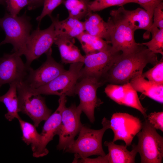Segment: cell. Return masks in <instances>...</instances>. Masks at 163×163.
<instances>
[{
  "instance_id": "e575fe53",
  "label": "cell",
  "mask_w": 163,
  "mask_h": 163,
  "mask_svg": "<svg viewBox=\"0 0 163 163\" xmlns=\"http://www.w3.org/2000/svg\"><path fill=\"white\" fill-rule=\"evenodd\" d=\"M147 120L156 129L163 131V112L151 113L147 116Z\"/></svg>"
},
{
  "instance_id": "9a60e30c",
  "label": "cell",
  "mask_w": 163,
  "mask_h": 163,
  "mask_svg": "<svg viewBox=\"0 0 163 163\" xmlns=\"http://www.w3.org/2000/svg\"><path fill=\"white\" fill-rule=\"evenodd\" d=\"M67 101L66 96H59V106L56 111L46 120L40 133L41 138V151L43 156L49 151L46 148L47 144L57 135L61 124L62 113Z\"/></svg>"
},
{
  "instance_id": "d590c367",
  "label": "cell",
  "mask_w": 163,
  "mask_h": 163,
  "mask_svg": "<svg viewBox=\"0 0 163 163\" xmlns=\"http://www.w3.org/2000/svg\"><path fill=\"white\" fill-rule=\"evenodd\" d=\"M80 161L82 162L89 163H108L107 155L104 156H99L95 158L90 159L86 158H81Z\"/></svg>"
},
{
  "instance_id": "6da1fadb",
  "label": "cell",
  "mask_w": 163,
  "mask_h": 163,
  "mask_svg": "<svg viewBox=\"0 0 163 163\" xmlns=\"http://www.w3.org/2000/svg\"><path fill=\"white\" fill-rule=\"evenodd\" d=\"M156 54L147 47L138 43L137 46L127 53H121L105 77V82L110 84L123 85L129 82L137 75L142 74L147 65L154 66L158 62Z\"/></svg>"
},
{
  "instance_id": "1f68e13d",
  "label": "cell",
  "mask_w": 163,
  "mask_h": 163,
  "mask_svg": "<svg viewBox=\"0 0 163 163\" xmlns=\"http://www.w3.org/2000/svg\"><path fill=\"white\" fill-rule=\"evenodd\" d=\"M28 4L27 0H4L3 4L8 13L13 17L17 16L20 11Z\"/></svg>"
},
{
  "instance_id": "60d3db41",
  "label": "cell",
  "mask_w": 163,
  "mask_h": 163,
  "mask_svg": "<svg viewBox=\"0 0 163 163\" xmlns=\"http://www.w3.org/2000/svg\"></svg>"
},
{
  "instance_id": "4316f807",
  "label": "cell",
  "mask_w": 163,
  "mask_h": 163,
  "mask_svg": "<svg viewBox=\"0 0 163 163\" xmlns=\"http://www.w3.org/2000/svg\"><path fill=\"white\" fill-rule=\"evenodd\" d=\"M150 33L152 34V39L149 41L141 43L146 46L153 53H160L163 55V29L155 27L151 29Z\"/></svg>"
},
{
  "instance_id": "603a6c76",
  "label": "cell",
  "mask_w": 163,
  "mask_h": 163,
  "mask_svg": "<svg viewBox=\"0 0 163 163\" xmlns=\"http://www.w3.org/2000/svg\"><path fill=\"white\" fill-rule=\"evenodd\" d=\"M9 85L10 87L7 92L0 96V102L3 103L7 110L5 117L8 121H11L16 118H20L18 113V99L17 89V84L12 83Z\"/></svg>"
},
{
  "instance_id": "3957f363",
  "label": "cell",
  "mask_w": 163,
  "mask_h": 163,
  "mask_svg": "<svg viewBox=\"0 0 163 163\" xmlns=\"http://www.w3.org/2000/svg\"><path fill=\"white\" fill-rule=\"evenodd\" d=\"M101 123L102 128L98 130L91 129L82 125L78 138L65 152L75 153V158H77L93 155L105 156L106 154L102 146V139L105 131L110 129V120L104 117Z\"/></svg>"
},
{
  "instance_id": "ba28073f",
  "label": "cell",
  "mask_w": 163,
  "mask_h": 163,
  "mask_svg": "<svg viewBox=\"0 0 163 163\" xmlns=\"http://www.w3.org/2000/svg\"><path fill=\"white\" fill-rule=\"evenodd\" d=\"M120 53L115 51L110 45L106 50L86 55L83 62L85 66L80 72L78 79L92 78L104 83L107 73Z\"/></svg>"
},
{
  "instance_id": "f546056e",
  "label": "cell",
  "mask_w": 163,
  "mask_h": 163,
  "mask_svg": "<svg viewBox=\"0 0 163 163\" xmlns=\"http://www.w3.org/2000/svg\"><path fill=\"white\" fill-rule=\"evenodd\" d=\"M104 92L110 99L120 105H122L125 90L123 85L110 84L105 88Z\"/></svg>"
},
{
  "instance_id": "7c38bea8",
  "label": "cell",
  "mask_w": 163,
  "mask_h": 163,
  "mask_svg": "<svg viewBox=\"0 0 163 163\" xmlns=\"http://www.w3.org/2000/svg\"><path fill=\"white\" fill-rule=\"evenodd\" d=\"M52 52L51 48L45 53L46 61L38 69L34 70L30 68L27 76L23 82L29 88L34 89L44 85L66 70L62 65L54 59Z\"/></svg>"
},
{
  "instance_id": "277c9868",
  "label": "cell",
  "mask_w": 163,
  "mask_h": 163,
  "mask_svg": "<svg viewBox=\"0 0 163 163\" xmlns=\"http://www.w3.org/2000/svg\"><path fill=\"white\" fill-rule=\"evenodd\" d=\"M145 119L137 134L136 145L141 163H161L163 158V137Z\"/></svg>"
},
{
  "instance_id": "836d02e7",
  "label": "cell",
  "mask_w": 163,
  "mask_h": 163,
  "mask_svg": "<svg viewBox=\"0 0 163 163\" xmlns=\"http://www.w3.org/2000/svg\"><path fill=\"white\" fill-rule=\"evenodd\" d=\"M163 0H129V3L139 4L151 16L153 17L155 8L162 2Z\"/></svg>"
},
{
  "instance_id": "d6986e66",
  "label": "cell",
  "mask_w": 163,
  "mask_h": 163,
  "mask_svg": "<svg viewBox=\"0 0 163 163\" xmlns=\"http://www.w3.org/2000/svg\"><path fill=\"white\" fill-rule=\"evenodd\" d=\"M54 24L56 35H62L71 38H75L85 31L83 22L69 16L59 21L58 15L54 18L50 17Z\"/></svg>"
},
{
  "instance_id": "5b68a950",
  "label": "cell",
  "mask_w": 163,
  "mask_h": 163,
  "mask_svg": "<svg viewBox=\"0 0 163 163\" xmlns=\"http://www.w3.org/2000/svg\"><path fill=\"white\" fill-rule=\"evenodd\" d=\"M17 89L19 112L27 115L35 127H38L48 118L52 110L47 107L41 94L33 92L23 82L17 84Z\"/></svg>"
},
{
  "instance_id": "d4e9b609",
  "label": "cell",
  "mask_w": 163,
  "mask_h": 163,
  "mask_svg": "<svg viewBox=\"0 0 163 163\" xmlns=\"http://www.w3.org/2000/svg\"><path fill=\"white\" fill-rule=\"evenodd\" d=\"M62 3L68 11L69 16L80 20L91 13L85 0H63Z\"/></svg>"
},
{
  "instance_id": "e0dca14e",
  "label": "cell",
  "mask_w": 163,
  "mask_h": 163,
  "mask_svg": "<svg viewBox=\"0 0 163 163\" xmlns=\"http://www.w3.org/2000/svg\"><path fill=\"white\" fill-rule=\"evenodd\" d=\"M75 38L56 35L54 43L58 48L62 63L84 62L85 56L81 54L80 50L75 45Z\"/></svg>"
},
{
  "instance_id": "ac0fdd59",
  "label": "cell",
  "mask_w": 163,
  "mask_h": 163,
  "mask_svg": "<svg viewBox=\"0 0 163 163\" xmlns=\"http://www.w3.org/2000/svg\"><path fill=\"white\" fill-rule=\"evenodd\" d=\"M142 74L132 78L129 82L137 92L161 104L163 103V85L155 83L145 79Z\"/></svg>"
},
{
  "instance_id": "44dd1931",
  "label": "cell",
  "mask_w": 163,
  "mask_h": 163,
  "mask_svg": "<svg viewBox=\"0 0 163 163\" xmlns=\"http://www.w3.org/2000/svg\"><path fill=\"white\" fill-rule=\"evenodd\" d=\"M105 145L107 147L108 153L107 154L109 163H134L138 153L136 145H132L130 151L127 149L125 145L115 144L114 142L106 141Z\"/></svg>"
},
{
  "instance_id": "52a82bcc",
  "label": "cell",
  "mask_w": 163,
  "mask_h": 163,
  "mask_svg": "<svg viewBox=\"0 0 163 163\" xmlns=\"http://www.w3.org/2000/svg\"><path fill=\"white\" fill-rule=\"evenodd\" d=\"M110 14L113 26L109 43L117 52L132 51L138 45L134 39L135 31L118 9L111 11Z\"/></svg>"
},
{
  "instance_id": "ffe728a7",
  "label": "cell",
  "mask_w": 163,
  "mask_h": 163,
  "mask_svg": "<svg viewBox=\"0 0 163 163\" xmlns=\"http://www.w3.org/2000/svg\"><path fill=\"white\" fill-rule=\"evenodd\" d=\"M118 10L126 19L135 31L138 29L147 31L152 24L153 17L144 9L138 8L133 10H129L122 6H120Z\"/></svg>"
},
{
  "instance_id": "ab89813d",
  "label": "cell",
  "mask_w": 163,
  "mask_h": 163,
  "mask_svg": "<svg viewBox=\"0 0 163 163\" xmlns=\"http://www.w3.org/2000/svg\"><path fill=\"white\" fill-rule=\"evenodd\" d=\"M1 46L0 44V46Z\"/></svg>"
},
{
  "instance_id": "cb8c5ba5",
  "label": "cell",
  "mask_w": 163,
  "mask_h": 163,
  "mask_svg": "<svg viewBox=\"0 0 163 163\" xmlns=\"http://www.w3.org/2000/svg\"><path fill=\"white\" fill-rule=\"evenodd\" d=\"M76 38L80 42L86 55L106 50L111 45L103 39L91 35L85 31Z\"/></svg>"
},
{
  "instance_id": "f1b7e54d",
  "label": "cell",
  "mask_w": 163,
  "mask_h": 163,
  "mask_svg": "<svg viewBox=\"0 0 163 163\" xmlns=\"http://www.w3.org/2000/svg\"><path fill=\"white\" fill-rule=\"evenodd\" d=\"M129 3V0H94L88 3L89 11H99L108 7L115 6H122Z\"/></svg>"
},
{
  "instance_id": "7402d4cb",
  "label": "cell",
  "mask_w": 163,
  "mask_h": 163,
  "mask_svg": "<svg viewBox=\"0 0 163 163\" xmlns=\"http://www.w3.org/2000/svg\"><path fill=\"white\" fill-rule=\"evenodd\" d=\"M22 133V140L27 145H30L33 155L35 158L43 156L41 151V138L35 126L22 120L18 119Z\"/></svg>"
},
{
  "instance_id": "484cf974",
  "label": "cell",
  "mask_w": 163,
  "mask_h": 163,
  "mask_svg": "<svg viewBox=\"0 0 163 163\" xmlns=\"http://www.w3.org/2000/svg\"><path fill=\"white\" fill-rule=\"evenodd\" d=\"M125 93L122 105L130 107L139 110L146 119V109L142 105L139 98L137 92L128 82L123 85Z\"/></svg>"
},
{
  "instance_id": "d6a6232c",
  "label": "cell",
  "mask_w": 163,
  "mask_h": 163,
  "mask_svg": "<svg viewBox=\"0 0 163 163\" xmlns=\"http://www.w3.org/2000/svg\"><path fill=\"white\" fill-rule=\"evenodd\" d=\"M63 0H44L43 8L41 14L37 17L36 20L40 23L46 16H51L53 11L61 4Z\"/></svg>"
},
{
  "instance_id": "4dcf8cb0",
  "label": "cell",
  "mask_w": 163,
  "mask_h": 163,
  "mask_svg": "<svg viewBox=\"0 0 163 163\" xmlns=\"http://www.w3.org/2000/svg\"><path fill=\"white\" fill-rule=\"evenodd\" d=\"M152 24L147 31L144 34L143 38L145 39H149L151 29L157 27L160 29H163V3H161L156 7L153 12Z\"/></svg>"
},
{
  "instance_id": "7a4b0ae2",
  "label": "cell",
  "mask_w": 163,
  "mask_h": 163,
  "mask_svg": "<svg viewBox=\"0 0 163 163\" xmlns=\"http://www.w3.org/2000/svg\"><path fill=\"white\" fill-rule=\"evenodd\" d=\"M0 26L5 34V39L0 43L1 45L7 43L13 46L12 52L21 56L25 55L32 25L30 18L26 13L20 16L13 17L6 12L0 18Z\"/></svg>"
},
{
  "instance_id": "f35d334b",
  "label": "cell",
  "mask_w": 163,
  "mask_h": 163,
  "mask_svg": "<svg viewBox=\"0 0 163 163\" xmlns=\"http://www.w3.org/2000/svg\"><path fill=\"white\" fill-rule=\"evenodd\" d=\"M86 2L88 3L90 2V0H85Z\"/></svg>"
},
{
  "instance_id": "74e56055",
  "label": "cell",
  "mask_w": 163,
  "mask_h": 163,
  "mask_svg": "<svg viewBox=\"0 0 163 163\" xmlns=\"http://www.w3.org/2000/svg\"><path fill=\"white\" fill-rule=\"evenodd\" d=\"M4 0H0V4H3Z\"/></svg>"
},
{
  "instance_id": "8fae6325",
  "label": "cell",
  "mask_w": 163,
  "mask_h": 163,
  "mask_svg": "<svg viewBox=\"0 0 163 163\" xmlns=\"http://www.w3.org/2000/svg\"><path fill=\"white\" fill-rule=\"evenodd\" d=\"M110 129L113 132L112 142L123 141L127 147L130 145L137 134L141 130L142 123L139 119L125 113H116L110 120Z\"/></svg>"
},
{
  "instance_id": "9c48e42d",
  "label": "cell",
  "mask_w": 163,
  "mask_h": 163,
  "mask_svg": "<svg viewBox=\"0 0 163 163\" xmlns=\"http://www.w3.org/2000/svg\"><path fill=\"white\" fill-rule=\"evenodd\" d=\"M82 112L79 105L72 104L66 106L62 115L61 121L57 135L59 136L58 149L65 151L74 141V138L82 126L80 116Z\"/></svg>"
},
{
  "instance_id": "8992f818",
  "label": "cell",
  "mask_w": 163,
  "mask_h": 163,
  "mask_svg": "<svg viewBox=\"0 0 163 163\" xmlns=\"http://www.w3.org/2000/svg\"><path fill=\"white\" fill-rule=\"evenodd\" d=\"M83 62L71 64L66 70L47 84L34 89H29L36 94L72 96L75 94V85Z\"/></svg>"
},
{
  "instance_id": "2e32d148",
  "label": "cell",
  "mask_w": 163,
  "mask_h": 163,
  "mask_svg": "<svg viewBox=\"0 0 163 163\" xmlns=\"http://www.w3.org/2000/svg\"><path fill=\"white\" fill-rule=\"evenodd\" d=\"M86 17L83 22L85 31L91 35L104 39L109 43L113 26L111 17H110L107 21L105 22L97 14L91 12Z\"/></svg>"
},
{
  "instance_id": "83f0119b",
  "label": "cell",
  "mask_w": 163,
  "mask_h": 163,
  "mask_svg": "<svg viewBox=\"0 0 163 163\" xmlns=\"http://www.w3.org/2000/svg\"><path fill=\"white\" fill-rule=\"evenodd\" d=\"M142 76L148 80L156 84L163 85V58L154 67L145 72Z\"/></svg>"
},
{
  "instance_id": "5bb4252c",
  "label": "cell",
  "mask_w": 163,
  "mask_h": 163,
  "mask_svg": "<svg viewBox=\"0 0 163 163\" xmlns=\"http://www.w3.org/2000/svg\"><path fill=\"white\" fill-rule=\"evenodd\" d=\"M30 67L16 53H4L0 58V87L5 84L24 81Z\"/></svg>"
},
{
  "instance_id": "30bf717a",
  "label": "cell",
  "mask_w": 163,
  "mask_h": 163,
  "mask_svg": "<svg viewBox=\"0 0 163 163\" xmlns=\"http://www.w3.org/2000/svg\"><path fill=\"white\" fill-rule=\"evenodd\" d=\"M80 79L75 85V93L79 96L80 103L78 105L82 112L93 123L95 121V109L102 103L97 97V90L104 83L92 78L86 77Z\"/></svg>"
},
{
  "instance_id": "4fadbf2b",
  "label": "cell",
  "mask_w": 163,
  "mask_h": 163,
  "mask_svg": "<svg viewBox=\"0 0 163 163\" xmlns=\"http://www.w3.org/2000/svg\"><path fill=\"white\" fill-rule=\"evenodd\" d=\"M56 34L54 24L47 28L41 30L39 26L30 34L27 45L26 52L24 56L26 66L30 67L32 62L45 53L51 48Z\"/></svg>"
},
{
  "instance_id": "8d00e7d4",
  "label": "cell",
  "mask_w": 163,
  "mask_h": 163,
  "mask_svg": "<svg viewBox=\"0 0 163 163\" xmlns=\"http://www.w3.org/2000/svg\"><path fill=\"white\" fill-rule=\"evenodd\" d=\"M44 0H27V9L29 10H34L42 6Z\"/></svg>"
}]
</instances>
